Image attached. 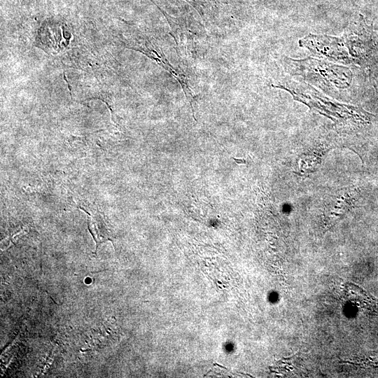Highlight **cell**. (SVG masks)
<instances>
[{
    "mask_svg": "<svg viewBox=\"0 0 378 378\" xmlns=\"http://www.w3.org/2000/svg\"><path fill=\"white\" fill-rule=\"evenodd\" d=\"M339 199L334 197L335 201L328 204L327 209V218L329 222L334 223L336 218H340L342 214L345 213L353 205V196L347 190L342 191L339 193Z\"/></svg>",
    "mask_w": 378,
    "mask_h": 378,
    "instance_id": "3957f363",
    "label": "cell"
},
{
    "mask_svg": "<svg viewBox=\"0 0 378 378\" xmlns=\"http://www.w3.org/2000/svg\"><path fill=\"white\" fill-rule=\"evenodd\" d=\"M375 88L378 90V67L372 74Z\"/></svg>",
    "mask_w": 378,
    "mask_h": 378,
    "instance_id": "277c9868",
    "label": "cell"
},
{
    "mask_svg": "<svg viewBox=\"0 0 378 378\" xmlns=\"http://www.w3.org/2000/svg\"><path fill=\"white\" fill-rule=\"evenodd\" d=\"M211 372H213V370H209V371L204 375V377L206 376V375H207L209 373H210Z\"/></svg>",
    "mask_w": 378,
    "mask_h": 378,
    "instance_id": "8992f818",
    "label": "cell"
},
{
    "mask_svg": "<svg viewBox=\"0 0 378 378\" xmlns=\"http://www.w3.org/2000/svg\"><path fill=\"white\" fill-rule=\"evenodd\" d=\"M213 365H217V366H218V367L220 368H223V369H225V370H227L225 367H224V366H223V365H219L218 363H214Z\"/></svg>",
    "mask_w": 378,
    "mask_h": 378,
    "instance_id": "5b68a950",
    "label": "cell"
},
{
    "mask_svg": "<svg viewBox=\"0 0 378 378\" xmlns=\"http://www.w3.org/2000/svg\"><path fill=\"white\" fill-rule=\"evenodd\" d=\"M341 38L326 35L309 34L299 41L301 47L309 49L314 55L322 56L337 62L347 63L349 56Z\"/></svg>",
    "mask_w": 378,
    "mask_h": 378,
    "instance_id": "7a4b0ae2",
    "label": "cell"
},
{
    "mask_svg": "<svg viewBox=\"0 0 378 378\" xmlns=\"http://www.w3.org/2000/svg\"><path fill=\"white\" fill-rule=\"evenodd\" d=\"M289 72L327 88H345L351 80L349 69L311 58L303 60L289 59Z\"/></svg>",
    "mask_w": 378,
    "mask_h": 378,
    "instance_id": "6da1fadb",
    "label": "cell"
}]
</instances>
